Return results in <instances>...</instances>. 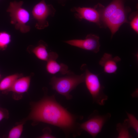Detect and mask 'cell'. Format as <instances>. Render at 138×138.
Wrapping results in <instances>:
<instances>
[{
  "instance_id": "21",
  "label": "cell",
  "mask_w": 138,
  "mask_h": 138,
  "mask_svg": "<svg viewBox=\"0 0 138 138\" xmlns=\"http://www.w3.org/2000/svg\"><path fill=\"white\" fill-rule=\"evenodd\" d=\"M8 117V113L7 110L0 107V121Z\"/></svg>"
},
{
  "instance_id": "12",
  "label": "cell",
  "mask_w": 138,
  "mask_h": 138,
  "mask_svg": "<svg viewBox=\"0 0 138 138\" xmlns=\"http://www.w3.org/2000/svg\"><path fill=\"white\" fill-rule=\"evenodd\" d=\"M121 60L118 56L113 57L111 54L105 53L100 59L99 65L103 68L104 72L109 74L116 73L118 69L117 64Z\"/></svg>"
},
{
  "instance_id": "2",
  "label": "cell",
  "mask_w": 138,
  "mask_h": 138,
  "mask_svg": "<svg viewBox=\"0 0 138 138\" xmlns=\"http://www.w3.org/2000/svg\"><path fill=\"white\" fill-rule=\"evenodd\" d=\"M67 75L62 77L54 76L51 79L52 88L68 99L72 98L71 92L80 84L84 82V73L80 75L74 74L71 71Z\"/></svg>"
},
{
  "instance_id": "14",
  "label": "cell",
  "mask_w": 138,
  "mask_h": 138,
  "mask_svg": "<svg viewBox=\"0 0 138 138\" xmlns=\"http://www.w3.org/2000/svg\"><path fill=\"white\" fill-rule=\"evenodd\" d=\"M22 74L15 73L7 76L0 80V91L7 94L16 80L23 76Z\"/></svg>"
},
{
  "instance_id": "11",
  "label": "cell",
  "mask_w": 138,
  "mask_h": 138,
  "mask_svg": "<svg viewBox=\"0 0 138 138\" xmlns=\"http://www.w3.org/2000/svg\"><path fill=\"white\" fill-rule=\"evenodd\" d=\"M31 76H23L17 79L8 91L13 93V98L20 99L22 95L27 91L30 86Z\"/></svg>"
},
{
  "instance_id": "3",
  "label": "cell",
  "mask_w": 138,
  "mask_h": 138,
  "mask_svg": "<svg viewBox=\"0 0 138 138\" xmlns=\"http://www.w3.org/2000/svg\"><path fill=\"white\" fill-rule=\"evenodd\" d=\"M23 2L15 1L10 2L7 12L9 13L10 23L15 29L23 33L30 31V27L27 25L30 18L29 13L22 7Z\"/></svg>"
},
{
  "instance_id": "18",
  "label": "cell",
  "mask_w": 138,
  "mask_h": 138,
  "mask_svg": "<svg viewBox=\"0 0 138 138\" xmlns=\"http://www.w3.org/2000/svg\"><path fill=\"white\" fill-rule=\"evenodd\" d=\"M128 119L131 127L133 128L138 133V121L133 115L127 113Z\"/></svg>"
},
{
  "instance_id": "16",
  "label": "cell",
  "mask_w": 138,
  "mask_h": 138,
  "mask_svg": "<svg viewBox=\"0 0 138 138\" xmlns=\"http://www.w3.org/2000/svg\"><path fill=\"white\" fill-rule=\"evenodd\" d=\"M11 41V36L6 31L0 32V50H4L7 48Z\"/></svg>"
},
{
  "instance_id": "15",
  "label": "cell",
  "mask_w": 138,
  "mask_h": 138,
  "mask_svg": "<svg viewBox=\"0 0 138 138\" xmlns=\"http://www.w3.org/2000/svg\"><path fill=\"white\" fill-rule=\"evenodd\" d=\"M130 128L128 119H125L122 123H118L116 126V129L118 133V137H132L129 131V129Z\"/></svg>"
},
{
  "instance_id": "8",
  "label": "cell",
  "mask_w": 138,
  "mask_h": 138,
  "mask_svg": "<svg viewBox=\"0 0 138 138\" xmlns=\"http://www.w3.org/2000/svg\"><path fill=\"white\" fill-rule=\"evenodd\" d=\"M126 21V14L122 3L104 22L113 35L120 26Z\"/></svg>"
},
{
  "instance_id": "13",
  "label": "cell",
  "mask_w": 138,
  "mask_h": 138,
  "mask_svg": "<svg viewBox=\"0 0 138 138\" xmlns=\"http://www.w3.org/2000/svg\"><path fill=\"white\" fill-rule=\"evenodd\" d=\"M47 45L42 40L40 41L36 46H30L28 47V50L33 53L39 59L47 61L49 56V53L47 50Z\"/></svg>"
},
{
  "instance_id": "9",
  "label": "cell",
  "mask_w": 138,
  "mask_h": 138,
  "mask_svg": "<svg viewBox=\"0 0 138 138\" xmlns=\"http://www.w3.org/2000/svg\"><path fill=\"white\" fill-rule=\"evenodd\" d=\"M58 57V54L56 52H49L48 58L46 61V69L47 72L51 74H54L58 72L61 74H67L70 72L68 67L63 63H59L56 61Z\"/></svg>"
},
{
  "instance_id": "1",
  "label": "cell",
  "mask_w": 138,
  "mask_h": 138,
  "mask_svg": "<svg viewBox=\"0 0 138 138\" xmlns=\"http://www.w3.org/2000/svg\"><path fill=\"white\" fill-rule=\"evenodd\" d=\"M78 118L82 119L83 117L77 118L69 112L56 101L54 96H46L31 104L30 111L26 119L34 124L42 122L56 126L67 136L71 133L76 136L82 131L80 124L76 121Z\"/></svg>"
},
{
  "instance_id": "17",
  "label": "cell",
  "mask_w": 138,
  "mask_h": 138,
  "mask_svg": "<svg viewBox=\"0 0 138 138\" xmlns=\"http://www.w3.org/2000/svg\"><path fill=\"white\" fill-rule=\"evenodd\" d=\"M24 123H20L13 128L9 133L8 138H20L23 131Z\"/></svg>"
},
{
  "instance_id": "10",
  "label": "cell",
  "mask_w": 138,
  "mask_h": 138,
  "mask_svg": "<svg viewBox=\"0 0 138 138\" xmlns=\"http://www.w3.org/2000/svg\"><path fill=\"white\" fill-rule=\"evenodd\" d=\"M75 17L79 20L84 19L90 22L97 23L99 21V15L95 8L90 7H74L71 9Z\"/></svg>"
},
{
  "instance_id": "4",
  "label": "cell",
  "mask_w": 138,
  "mask_h": 138,
  "mask_svg": "<svg viewBox=\"0 0 138 138\" xmlns=\"http://www.w3.org/2000/svg\"><path fill=\"white\" fill-rule=\"evenodd\" d=\"M84 69V81L86 87L91 94L93 102L103 106L108 99L104 93V87L101 85L97 75L90 72L86 68Z\"/></svg>"
},
{
  "instance_id": "5",
  "label": "cell",
  "mask_w": 138,
  "mask_h": 138,
  "mask_svg": "<svg viewBox=\"0 0 138 138\" xmlns=\"http://www.w3.org/2000/svg\"><path fill=\"white\" fill-rule=\"evenodd\" d=\"M111 117L110 113L101 114L98 111L95 110L89 116L87 120L80 124V127L82 131L87 132L95 138L101 132L103 126Z\"/></svg>"
},
{
  "instance_id": "19",
  "label": "cell",
  "mask_w": 138,
  "mask_h": 138,
  "mask_svg": "<svg viewBox=\"0 0 138 138\" xmlns=\"http://www.w3.org/2000/svg\"><path fill=\"white\" fill-rule=\"evenodd\" d=\"M51 131L49 128H46L43 130V134L39 137L40 138H55V136L51 134Z\"/></svg>"
},
{
  "instance_id": "6",
  "label": "cell",
  "mask_w": 138,
  "mask_h": 138,
  "mask_svg": "<svg viewBox=\"0 0 138 138\" xmlns=\"http://www.w3.org/2000/svg\"><path fill=\"white\" fill-rule=\"evenodd\" d=\"M56 10L51 4H47L44 0H42L33 7L32 14L36 21L35 27L39 30L43 29L49 26L47 20L50 16H54Z\"/></svg>"
},
{
  "instance_id": "20",
  "label": "cell",
  "mask_w": 138,
  "mask_h": 138,
  "mask_svg": "<svg viewBox=\"0 0 138 138\" xmlns=\"http://www.w3.org/2000/svg\"><path fill=\"white\" fill-rule=\"evenodd\" d=\"M131 25L133 29L137 33L138 32V17L137 15L132 19Z\"/></svg>"
},
{
  "instance_id": "7",
  "label": "cell",
  "mask_w": 138,
  "mask_h": 138,
  "mask_svg": "<svg viewBox=\"0 0 138 138\" xmlns=\"http://www.w3.org/2000/svg\"><path fill=\"white\" fill-rule=\"evenodd\" d=\"M99 38L92 34L88 35L84 39H73L64 42L70 45L97 53L99 51Z\"/></svg>"
},
{
  "instance_id": "22",
  "label": "cell",
  "mask_w": 138,
  "mask_h": 138,
  "mask_svg": "<svg viewBox=\"0 0 138 138\" xmlns=\"http://www.w3.org/2000/svg\"><path fill=\"white\" fill-rule=\"evenodd\" d=\"M2 78L1 75L0 73V80L2 79Z\"/></svg>"
}]
</instances>
